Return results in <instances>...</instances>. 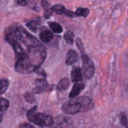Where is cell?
Segmentation results:
<instances>
[{
	"label": "cell",
	"instance_id": "cell-5",
	"mask_svg": "<svg viewBox=\"0 0 128 128\" xmlns=\"http://www.w3.org/2000/svg\"><path fill=\"white\" fill-rule=\"evenodd\" d=\"M53 11L58 14H64L69 18H74L77 16L76 13L70 10H67L65 6L61 4H56L51 8Z\"/></svg>",
	"mask_w": 128,
	"mask_h": 128
},
{
	"label": "cell",
	"instance_id": "cell-19",
	"mask_svg": "<svg viewBox=\"0 0 128 128\" xmlns=\"http://www.w3.org/2000/svg\"><path fill=\"white\" fill-rule=\"evenodd\" d=\"M120 122L123 126L124 127H127L128 128V122H127V117L125 116V114L123 112V113L120 114Z\"/></svg>",
	"mask_w": 128,
	"mask_h": 128
},
{
	"label": "cell",
	"instance_id": "cell-17",
	"mask_svg": "<svg viewBox=\"0 0 128 128\" xmlns=\"http://www.w3.org/2000/svg\"><path fill=\"white\" fill-rule=\"evenodd\" d=\"M63 37L67 43L70 44H72L73 42H74V34L72 32H71V31H67V32H65Z\"/></svg>",
	"mask_w": 128,
	"mask_h": 128
},
{
	"label": "cell",
	"instance_id": "cell-13",
	"mask_svg": "<svg viewBox=\"0 0 128 128\" xmlns=\"http://www.w3.org/2000/svg\"><path fill=\"white\" fill-rule=\"evenodd\" d=\"M48 25L50 29L55 33H61L63 31V29L61 26L59 24L55 22H49Z\"/></svg>",
	"mask_w": 128,
	"mask_h": 128
},
{
	"label": "cell",
	"instance_id": "cell-10",
	"mask_svg": "<svg viewBox=\"0 0 128 128\" xmlns=\"http://www.w3.org/2000/svg\"><path fill=\"white\" fill-rule=\"evenodd\" d=\"M53 87V85H48V84L45 85H41V86H37V87L33 89V92L36 94L41 93V92H48V91H51Z\"/></svg>",
	"mask_w": 128,
	"mask_h": 128
},
{
	"label": "cell",
	"instance_id": "cell-4",
	"mask_svg": "<svg viewBox=\"0 0 128 128\" xmlns=\"http://www.w3.org/2000/svg\"><path fill=\"white\" fill-rule=\"evenodd\" d=\"M36 106H34L29 110L26 114V117L29 121L40 127H49L53 124L52 117L48 114L41 112H36Z\"/></svg>",
	"mask_w": 128,
	"mask_h": 128
},
{
	"label": "cell",
	"instance_id": "cell-26",
	"mask_svg": "<svg viewBox=\"0 0 128 128\" xmlns=\"http://www.w3.org/2000/svg\"><path fill=\"white\" fill-rule=\"evenodd\" d=\"M3 112L0 110V123L3 120Z\"/></svg>",
	"mask_w": 128,
	"mask_h": 128
},
{
	"label": "cell",
	"instance_id": "cell-18",
	"mask_svg": "<svg viewBox=\"0 0 128 128\" xmlns=\"http://www.w3.org/2000/svg\"><path fill=\"white\" fill-rule=\"evenodd\" d=\"M24 98H25V100H26V101L30 102V103H33L35 101L33 94L31 92H25V94H24Z\"/></svg>",
	"mask_w": 128,
	"mask_h": 128
},
{
	"label": "cell",
	"instance_id": "cell-14",
	"mask_svg": "<svg viewBox=\"0 0 128 128\" xmlns=\"http://www.w3.org/2000/svg\"><path fill=\"white\" fill-rule=\"evenodd\" d=\"M77 16H82V17L86 18L89 14V10L87 8H79L76 10Z\"/></svg>",
	"mask_w": 128,
	"mask_h": 128
},
{
	"label": "cell",
	"instance_id": "cell-23",
	"mask_svg": "<svg viewBox=\"0 0 128 128\" xmlns=\"http://www.w3.org/2000/svg\"><path fill=\"white\" fill-rule=\"evenodd\" d=\"M41 6H42V7L43 8H45V10L49 8V6H50V4H49L46 0H42L41 2Z\"/></svg>",
	"mask_w": 128,
	"mask_h": 128
},
{
	"label": "cell",
	"instance_id": "cell-21",
	"mask_svg": "<svg viewBox=\"0 0 128 128\" xmlns=\"http://www.w3.org/2000/svg\"><path fill=\"white\" fill-rule=\"evenodd\" d=\"M52 10L51 8H48L45 10V12L43 14V16L46 19H48L50 16H51V14H52Z\"/></svg>",
	"mask_w": 128,
	"mask_h": 128
},
{
	"label": "cell",
	"instance_id": "cell-24",
	"mask_svg": "<svg viewBox=\"0 0 128 128\" xmlns=\"http://www.w3.org/2000/svg\"><path fill=\"white\" fill-rule=\"evenodd\" d=\"M28 0H17V2L20 6H25L27 4Z\"/></svg>",
	"mask_w": 128,
	"mask_h": 128
},
{
	"label": "cell",
	"instance_id": "cell-9",
	"mask_svg": "<svg viewBox=\"0 0 128 128\" xmlns=\"http://www.w3.org/2000/svg\"><path fill=\"white\" fill-rule=\"evenodd\" d=\"M40 38L43 42L47 43L50 42L53 38V34L50 31L45 30L42 31L40 34Z\"/></svg>",
	"mask_w": 128,
	"mask_h": 128
},
{
	"label": "cell",
	"instance_id": "cell-1",
	"mask_svg": "<svg viewBox=\"0 0 128 128\" xmlns=\"http://www.w3.org/2000/svg\"><path fill=\"white\" fill-rule=\"evenodd\" d=\"M5 39L15 51L16 72L31 73L45 61L46 57L45 46L21 26H9L5 31Z\"/></svg>",
	"mask_w": 128,
	"mask_h": 128
},
{
	"label": "cell",
	"instance_id": "cell-22",
	"mask_svg": "<svg viewBox=\"0 0 128 128\" xmlns=\"http://www.w3.org/2000/svg\"><path fill=\"white\" fill-rule=\"evenodd\" d=\"M36 84L37 86H41V85H45L47 84V81H46L45 78H42V79H39V80H36Z\"/></svg>",
	"mask_w": 128,
	"mask_h": 128
},
{
	"label": "cell",
	"instance_id": "cell-8",
	"mask_svg": "<svg viewBox=\"0 0 128 128\" xmlns=\"http://www.w3.org/2000/svg\"><path fill=\"white\" fill-rule=\"evenodd\" d=\"M85 85L84 84L81 83H75L73 86L72 89L71 91L69 94V97L70 98H75L77 96H79V94L82 91V90L84 89Z\"/></svg>",
	"mask_w": 128,
	"mask_h": 128
},
{
	"label": "cell",
	"instance_id": "cell-12",
	"mask_svg": "<svg viewBox=\"0 0 128 128\" xmlns=\"http://www.w3.org/2000/svg\"><path fill=\"white\" fill-rule=\"evenodd\" d=\"M39 26H40V22L37 21H28L26 22V26L31 30L33 32H36L38 30Z\"/></svg>",
	"mask_w": 128,
	"mask_h": 128
},
{
	"label": "cell",
	"instance_id": "cell-15",
	"mask_svg": "<svg viewBox=\"0 0 128 128\" xmlns=\"http://www.w3.org/2000/svg\"><path fill=\"white\" fill-rule=\"evenodd\" d=\"M9 86V82L8 80L3 79L0 80V95L3 94L7 90Z\"/></svg>",
	"mask_w": 128,
	"mask_h": 128
},
{
	"label": "cell",
	"instance_id": "cell-11",
	"mask_svg": "<svg viewBox=\"0 0 128 128\" xmlns=\"http://www.w3.org/2000/svg\"><path fill=\"white\" fill-rule=\"evenodd\" d=\"M70 85V81L68 78H63L59 81L58 84L57 86H56V88L58 91H62L64 90H66L68 88V87Z\"/></svg>",
	"mask_w": 128,
	"mask_h": 128
},
{
	"label": "cell",
	"instance_id": "cell-16",
	"mask_svg": "<svg viewBox=\"0 0 128 128\" xmlns=\"http://www.w3.org/2000/svg\"><path fill=\"white\" fill-rule=\"evenodd\" d=\"M10 102L7 100L3 98H0V110L3 112L6 111L9 107Z\"/></svg>",
	"mask_w": 128,
	"mask_h": 128
},
{
	"label": "cell",
	"instance_id": "cell-25",
	"mask_svg": "<svg viewBox=\"0 0 128 128\" xmlns=\"http://www.w3.org/2000/svg\"><path fill=\"white\" fill-rule=\"evenodd\" d=\"M20 127L21 128H33V126H31V125L30 124H23L21 125V126H20Z\"/></svg>",
	"mask_w": 128,
	"mask_h": 128
},
{
	"label": "cell",
	"instance_id": "cell-20",
	"mask_svg": "<svg viewBox=\"0 0 128 128\" xmlns=\"http://www.w3.org/2000/svg\"><path fill=\"white\" fill-rule=\"evenodd\" d=\"M34 72H36V74L38 75H40V76H43L44 78H46V73H45V71H44L43 69H41V68L39 67L38 68H36V70L34 71Z\"/></svg>",
	"mask_w": 128,
	"mask_h": 128
},
{
	"label": "cell",
	"instance_id": "cell-6",
	"mask_svg": "<svg viewBox=\"0 0 128 128\" xmlns=\"http://www.w3.org/2000/svg\"><path fill=\"white\" fill-rule=\"evenodd\" d=\"M79 60V56L77 51L74 50H69L66 55V60L65 62L67 65H73L78 62Z\"/></svg>",
	"mask_w": 128,
	"mask_h": 128
},
{
	"label": "cell",
	"instance_id": "cell-3",
	"mask_svg": "<svg viewBox=\"0 0 128 128\" xmlns=\"http://www.w3.org/2000/svg\"><path fill=\"white\" fill-rule=\"evenodd\" d=\"M75 42L81 54L82 60V71L84 76L87 79L92 78L95 72V66L94 62L85 53L82 40L78 38L76 39Z\"/></svg>",
	"mask_w": 128,
	"mask_h": 128
},
{
	"label": "cell",
	"instance_id": "cell-2",
	"mask_svg": "<svg viewBox=\"0 0 128 128\" xmlns=\"http://www.w3.org/2000/svg\"><path fill=\"white\" fill-rule=\"evenodd\" d=\"M94 102L89 97L77 96L64 103L61 107V111L68 114H75L90 111L94 108Z\"/></svg>",
	"mask_w": 128,
	"mask_h": 128
},
{
	"label": "cell",
	"instance_id": "cell-7",
	"mask_svg": "<svg viewBox=\"0 0 128 128\" xmlns=\"http://www.w3.org/2000/svg\"><path fill=\"white\" fill-rule=\"evenodd\" d=\"M71 79L73 82H79L82 81L81 70L79 66H75L73 68L71 72Z\"/></svg>",
	"mask_w": 128,
	"mask_h": 128
}]
</instances>
